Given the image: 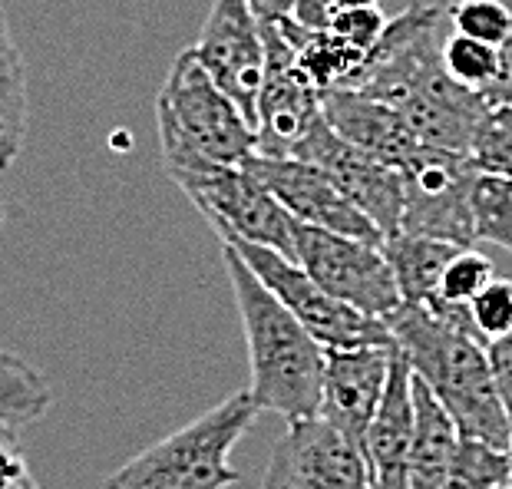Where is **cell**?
Here are the masks:
<instances>
[{
    "instance_id": "cell-1",
    "label": "cell",
    "mask_w": 512,
    "mask_h": 489,
    "mask_svg": "<svg viewBox=\"0 0 512 489\" xmlns=\"http://www.w3.org/2000/svg\"><path fill=\"white\" fill-rule=\"evenodd\" d=\"M450 30V7L440 4H410L387 17L351 90L394 106L423 146L470 152L489 100L443 70V40Z\"/></svg>"
},
{
    "instance_id": "cell-2",
    "label": "cell",
    "mask_w": 512,
    "mask_h": 489,
    "mask_svg": "<svg viewBox=\"0 0 512 489\" xmlns=\"http://www.w3.org/2000/svg\"><path fill=\"white\" fill-rule=\"evenodd\" d=\"M384 321L413 377L423 380L450 410L460 433L509 450V417L499 400L489 341L476 331V324L440 318L437 311L407 301H400Z\"/></svg>"
},
{
    "instance_id": "cell-3",
    "label": "cell",
    "mask_w": 512,
    "mask_h": 489,
    "mask_svg": "<svg viewBox=\"0 0 512 489\" xmlns=\"http://www.w3.org/2000/svg\"><path fill=\"white\" fill-rule=\"evenodd\" d=\"M222 262L245 328L252 364L248 394L255 407L285 417L288 423L321 414L328 347L294 318L232 245H222Z\"/></svg>"
},
{
    "instance_id": "cell-4",
    "label": "cell",
    "mask_w": 512,
    "mask_h": 489,
    "mask_svg": "<svg viewBox=\"0 0 512 489\" xmlns=\"http://www.w3.org/2000/svg\"><path fill=\"white\" fill-rule=\"evenodd\" d=\"M156 126L166 172L199 169L209 162L242 166L255 152V126L212 80L192 47L172 60L166 83L159 86Z\"/></svg>"
},
{
    "instance_id": "cell-5",
    "label": "cell",
    "mask_w": 512,
    "mask_h": 489,
    "mask_svg": "<svg viewBox=\"0 0 512 489\" xmlns=\"http://www.w3.org/2000/svg\"><path fill=\"white\" fill-rule=\"evenodd\" d=\"M261 414L248 390L185 423L172 437L152 443L103 480V489H228L242 476L232 450Z\"/></svg>"
},
{
    "instance_id": "cell-6",
    "label": "cell",
    "mask_w": 512,
    "mask_h": 489,
    "mask_svg": "<svg viewBox=\"0 0 512 489\" xmlns=\"http://www.w3.org/2000/svg\"><path fill=\"white\" fill-rule=\"evenodd\" d=\"M169 176L179 182L219 238H245L294 258V215L265 189L255 172L209 162V166L169 172Z\"/></svg>"
},
{
    "instance_id": "cell-7",
    "label": "cell",
    "mask_w": 512,
    "mask_h": 489,
    "mask_svg": "<svg viewBox=\"0 0 512 489\" xmlns=\"http://www.w3.org/2000/svg\"><path fill=\"white\" fill-rule=\"evenodd\" d=\"M245 258L248 268L275 291L278 301L308 328L324 347H361V344H394L384 318L351 308L331 291H324L294 258H285L275 248L245 242V238H219Z\"/></svg>"
},
{
    "instance_id": "cell-8",
    "label": "cell",
    "mask_w": 512,
    "mask_h": 489,
    "mask_svg": "<svg viewBox=\"0 0 512 489\" xmlns=\"http://www.w3.org/2000/svg\"><path fill=\"white\" fill-rule=\"evenodd\" d=\"M294 258L324 291L370 318H387L403 301L384 245L294 219Z\"/></svg>"
},
{
    "instance_id": "cell-9",
    "label": "cell",
    "mask_w": 512,
    "mask_h": 489,
    "mask_svg": "<svg viewBox=\"0 0 512 489\" xmlns=\"http://www.w3.org/2000/svg\"><path fill=\"white\" fill-rule=\"evenodd\" d=\"M403 176V215L400 232L440 238L453 245H473V186L479 169L466 152L423 146Z\"/></svg>"
},
{
    "instance_id": "cell-10",
    "label": "cell",
    "mask_w": 512,
    "mask_h": 489,
    "mask_svg": "<svg viewBox=\"0 0 512 489\" xmlns=\"http://www.w3.org/2000/svg\"><path fill=\"white\" fill-rule=\"evenodd\" d=\"M261 30H265V80H261L255 110V152L271 159H291L324 113V93L301 70L285 30L275 20H261Z\"/></svg>"
},
{
    "instance_id": "cell-11",
    "label": "cell",
    "mask_w": 512,
    "mask_h": 489,
    "mask_svg": "<svg viewBox=\"0 0 512 489\" xmlns=\"http://www.w3.org/2000/svg\"><path fill=\"white\" fill-rule=\"evenodd\" d=\"M261 489H370V466L361 443L314 414L288 423Z\"/></svg>"
},
{
    "instance_id": "cell-12",
    "label": "cell",
    "mask_w": 512,
    "mask_h": 489,
    "mask_svg": "<svg viewBox=\"0 0 512 489\" xmlns=\"http://www.w3.org/2000/svg\"><path fill=\"white\" fill-rule=\"evenodd\" d=\"M192 53L255 126L265 80V30L248 0H212Z\"/></svg>"
},
{
    "instance_id": "cell-13",
    "label": "cell",
    "mask_w": 512,
    "mask_h": 489,
    "mask_svg": "<svg viewBox=\"0 0 512 489\" xmlns=\"http://www.w3.org/2000/svg\"><path fill=\"white\" fill-rule=\"evenodd\" d=\"M291 159H304L311 166L324 169L337 182L347 199L357 209L377 222L384 235L400 232V215H403V176L397 166L374 159L370 152L357 149L354 143L337 133V129L318 116V123L308 129V136L301 139V146L294 149Z\"/></svg>"
},
{
    "instance_id": "cell-14",
    "label": "cell",
    "mask_w": 512,
    "mask_h": 489,
    "mask_svg": "<svg viewBox=\"0 0 512 489\" xmlns=\"http://www.w3.org/2000/svg\"><path fill=\"white\" fill-rule=\"evenodd\" d=\"M242 166L248 172H255V176L265 182V189L275 195L298 222L384 245L387 235L380 232L377 222L357 209L324 169L311 166V162H304V159H271V156H258V152H252Z\"/></svg>"
},
{
    "instance_id": "cell-15",
    "label": "cell",
    "mask_w": 512,
    "mask_h": 489,
    "mask_svg": "<svg viewBox=\"0 0 512 489\" xmlns=\"http://www.w3.org/2000/svg\"><path fill=\"white\" fill-rule=\"evenodd\" d=\"M394 344H361V347H328L321 387V417L331 420L344 437L364 443V433L384 400Z\"/></svg>"
},
{
    "instance_id": "cell-16",
    "label": "cell",
    "mask_w": 512,
    "mask_h": 489,
    "mask_svg": "<svg viewBox=\"0 0 512 489\" xmlns=\"http://www.w3.org/2000/svg\"><path fill=\"white\" fill-rule=\"evenodd\" d=\"M410 443H413V374L407 357L397 351L384 400H380L377 414L370 420L361 443L370 466V489H410Z\"/></svg>"
},
{
    "instance_id": "cell-17",
    "label": "cell",
    "mask_w": 512,
    "mask_h": 489,
    "mask_svg": "<svg viewBox=\"0 0 512 489\" xmlns=\"http://www.w3.org/2000/svg\"><path fill=\"white\" fill-rule=\"evenodd\" d=\"M324 119L341 133L347 143L370 152L387 166L403 169L423 149L417 133L407 126L394 106L374 100L361 90H324L321 96Z\"/></svg>"
},
{
    "instance_id": "cell-18",
    "label": "cell",
    "mask_w": 512,
    "mask_h": 489,
    "mask_svg": "<svg viewBox=\"0 0 512 489\" xmlns=\"http://www.w3.org/2000/svg\"><path fill=\"white\" fill-rule=\"evenodd\" d=\"M413 374V371H410ZM460 427L430 387L413 377V443H410V489H446Z\"/></svg>"
},
{
    "instance_id": "cell-19",
    "label": "cell",
    "mask_w": 512,
    "mask_h": 489,
    "mask_svg": "<svg viewBox=\"0 0 512 489\" xmlns=\"http://www.w3.org/2000/svg\"><path fill=\"white\" fill-rule=\"evenodd\" d=\"M275 24L285 30V37L291 40L294 53H298L301 70L308 73V80L318 86V90H347L354 86L357 73L364 67V50L351 47L344 37H337L331 27L324 30H311L298 24L294 17L275 20Z\"/></svg>"
},
{
    "instance_id": "cell-20",
    "label": "cell",
    "mask_w": 512,
    "mask_h": 489,
    "mask_svg": "<svg viewBox=\"0 0 512 489\" xmlns=\"http://www.w3.org/2000/svg\"><path fill=\"white\" fill-rule=\"evenodd\" d=\"M463 245L440 242V238L397 232L384 238V255L390 268H394L400 298L407 304H430L440 295V278L450 258L460 252Z\"/></svg>"
},
{
    "instance_id": "cell-21",
    "label": "cell",
    "mask_w": 512,
    "mask_h": 489,
    "mask_svg": "<svg viewBox=\"0 0 512 489\" xmlns=\"http://www.w3.org/2000/svg\"><path fill=\"white\" fill-rule=\"evenodd\" d=\"M27 139V67L10 34L7 10L0 4V172L17 162Z\"/></svg>"
},
{
    "instance_id": "cell-22",
    "label": "cell",
    "mask_w": 512,
    "mask_h": 489,
    "mask_svg": "<svg viewBox=\"0 0 512 489\" xmlns=\"http://www.w3.org/2000/svg\"><path fill=\"white\" fill-rule=\"evenodd\" d=\"M53 407V387L24 357L0 351V423L27 427Z\"/></svg>"
},
{
    "instance_id": "cell-23",
    "label": "cell",
    "mask_w": 512,
    "mask_h": 489,
    "mask_svg": "<svg viewBox=\"0 0 512 489\" xmlns=\"http://www.w3.org/2000/svg\"><path fill=\"white\" fill-rule=\"evenodd\" d=\"M512 483V453L486 440L466 437L453 450L446 489H506Z\"/></svg>"
},
{
    "instance_id": "cell-24",
    "label": "cell",
    "mask_w": 512,
    "mask_h": 489,
    "mask_svg": "<svg viewBox=\"0 0 512 489\" xmlns=\"http://www.w3.org/2000/svg\"><path fill=\"white\" fill-rule=\"evenodd\" d=\"M443 70L453 76L456 83L470 86V90L489 96L493 86L503 76V53L493 43L473 40L466 34H446L443 40Z\"/></svg>"
},
{
    "instance_id": "cell-25",
    "label": "cell",
    "mask_w": 512,
    "mask_h": 489,
    "mask_svg": "<svg viewBox=\"0 0 512 489\" xmlns=\"http://www.w3.org/2000/svg\"><path fill=\"white\" fill-rule=\"evenodd\" d=\"M476 242H493L512 252V176L479 172L473 186Z\"/></svg>"
},
{
    "instance_id": "cell-26",
    "label": "cell",
    "mask_w": 512,
    "mask_h": 489,
    "mask_svg": "<svg viewBox=\"0 0 512 489\" xmlns=\"http://www.w3.org/2000/svg\"><path fill=\"white\" fill-rule=\"evenodd\" d=\"M473 166L489 176H512V103H493L470 139Z\"/></svg>"
},
{
    "instance_id": "cell-27",
    "label": "cell",
    "mask_w": 512,
    "mask_h": 489,
    "mask_svg": "<svg viewBox=\"0 0 512 489\" xmlns=\"http://www.w3.org/2000/svg\"><path fill=\"white\" fill-rule=\"evenodd\" d=\"M450 27L456 34L503 47L512 34V10L506 0H456L450 4Z\"/></svg>"
},
{
    "instance_id": "cell-28",
    "label": "cell",
    "mask_w": 512,
    "mask_h": 489,
    "mask_svg": "<svg viewBox=\"0 0 512 489\" xmlns=\"http://www.w3.org/2000/svg\"><path fill=\"white\" fill-rule=\"evenodd\" d=\"M493 278H496V265L483 252H476L473 245H466L446 265L437 298L450 304H470Z\"/></svg>"
},
{
    "instance_id": "cell-29",
    "label": "cell",
    "mask_w": 512,
    "mask_h": 489,
    "mask_svg": "<svg viewBox=\"0 0 512 489\" xmlns=\"http://www.w3.org/2000/svg\"><path fill=\"white\" fill-rule=\"evenodd\" d=\"M470 314L476 331L486 341H499L512 334V281L509 278H493L470 301Z\"/></svg>"
},
{
    "instance_id": "cell-30",
    "label": "cell",
    "mask_w": 512,
    "mask_h": 489,
    "mask_svg": "<svg viewBox=\"0 0 512 489\" xmlns=\"http://www.w3.org/2000/svg\"><path fill=\"white\" fill-rule=\"evenodd\" d=\"M387 27V17L384 10L377 4L374 7H341L337 14L331 17V30L337 37H344L351 47L370 53L377 47L380 34H384Z\"/></svg>"
},
{
    "instance_id": "cell-31",
    "label": "cell",
    "mask_w": 512,
    "mask_h": 489,
    "mask_svg": "<svg viewBox=\"0 0 512 489\" xmlns=\"http://www.w3.org/2000/svg\"><path fill=\"white\" fill-rule=\"evenodd\" d=\"M0 489H40L17 440V427H7V423H0Z\"/></svg>"
},
{
    "instance_id": "cell-32",
    "label": "cell",
    "mask_w": 512,
    "mask_h": 489,
    "mask_svg": "<svg viewBox=\"0 0 512 489\" xmlns=\"http://www.w3.org/2000/svg\"><path fill=\"white\" fill-rule=\"evenodd\" d=\"M489 361H493L499 400H503L509 430H512V334H506V338H499V341H489ZM509 453H512V443H509Z\"/></svg>"
},
{
    "instance_id": "cell-33",
    "label": "cell",
    "mask_w": 512,
    "mask_h": 489,
    "mask_svg": "<svg viewBox=\"0 0 512 489\" xmlns=\"http://www.w3.org/2000/svg\"><path fill=\"white\" fill-rule=\"evenodd\" d=\"M337 14L334 0H298L294 4V20L311 30H324L331 27V17Z\"/></svg>"
},
{
    "instance_id": "cell-34",
    "label": "cell",
    "mask_w": 512,
    "mask_h": 489,
    "mask_svg": "<svg viewBox=\"0 0 512 489\" xmlns=\"http://www.w3.org/2000/svg\"><path fill=\"white\" fill-rule=\"evenodd\" d=\"M509 4V10H512V0H506ZM499 53H503V76H499V83L493 86V93L486 96L489 100V106L493 103H512V34H509V40L499 47Z\"/></svg>"
},
{
    "instance_id": "cell-35",
    "label": "cell",
    "mask_w": 512,
    "mask_h": 489,
    "mask_svg": "<svg viewBox=\"0 0 512 489\" xmlns=\"http://www.w3.org/2000/svg\"><path fill=\"white\" fill-rule=\"evenodd\" d=\"M248 4H252L258 20H285L294 17V4L298 0H248Z\"/></svg>"
},
{
    "instance_id": "cell-36",
    "label": "cell",
    "mask_w": 512,
    "mask_h": 489,
    "mask_svg": "<svg viewBox=\"0 0 512 489\" xmlns=\"http://www.w3.org/2000/svg\"><path fill=\"white\" fill-rule=\"evenodd\" d=\"M380 4V0H334V7L341 10V7H374Z\"/></svg>"
},
{
    "instance_id": "cell-37",
    "label": "cell",
    "mask_w": 512,
    "mask_h": 489,
    "mask_svg": "<svg viewBox=\"0 0 512 489\" xmlns=\"http://www.w3.org/2000/svg\"><path fill=\"white\" fill-rule=\"evenodd\" d=\"M4 219H7V212H4V205H0V225H4Z\"/></svg>"
},
{
    "instance_id": "cell-38",
    "label": "cell",
    "mask_w": 512,
    "mask_h": 489,
    "mask_svg": "<svg viewBox=\"0 0 512 489\" xmlns=\"http://www.w3.org/2000/svg\"><path fill=\"white\" fill-rule=\"evenodd\" d=\"M506 489H512V483H509V486H506Z\"/></svg>"
}]
</instances>
